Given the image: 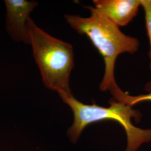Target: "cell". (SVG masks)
<instances>
[{
  "label": "cell",
  "instance_id": "obj_1",
  "mask_svg": "<svg viewBox=\"0 0 151 151\" xmlns=\"http://www.w3.org/2000/svg\"><path fill=\"white\" fill-rule=\"evenodd\" d=\"M91 15L87 17L65 15L68 24L81 35H86L103 56L105 72L99 88L111 91L118 87L114 77L115 61L120 54H133L139 47L138 39L127 35L119 27L93 6H87Z\"/></svg>",
  "mask_w": 151,
  "mask_h": 151
},
{
  "label": "cell",
  "instance_id": "obj_2",
  "mask_svg": "<svg viewBox=\"0 0 151 151\" xmlns=\"http://www.w3.org/2000/svg\"><path fill=\"white\" fill-rule=\"evenodd\" d=\"M27 26L30 45L44 86L60 96L72 94L70 80L75 64L72 45L49 35L30 17Z\"/></svg>",
  "mask_w": 151,
  "mask_h": 151
},
{
  "label": "cell",
  "instance_id": "obj_3",
  "mask_svg": "<svg viewBox=\"0 0 151 151\" xmlns=\"http://www.w3.org/2000/svg\"><path fill=\"white\" fill-rule=\"evenodd\" d=\"M60 96L73 113V123L67 132V135L73 142L77 140L88 125L106 120L115 121L124 128L127 137L125 151H137L143 143L151 141V129H143L132 124V118L138 122L142 115L129 105L112 98L109 101L110 106L105 108L95 104H84L76 99L72 93Z\"/></svg>",
  "mask_w": 151,
  "mask_h": 151
},
{
  "label": "cell",
  "instance_id": "obj_4",
  "mask_svg": "<svg viewBox=\"0 0 151 151\" xmlns=\"http://www.w3.org/2000/svg\"><path fill=\"white\" fill-rule=\"evenodd\" d=\"M6 30L12 39L16 42L30 44L27 26L30 14L38 5L34 1L5 0Z\"/></svg>",
  "mask_w": 151,
  "mask_h": 151
},
{
  "label": "cell",
  "instance_id": "obj_5",
  "mask_svg": "<svg viewBox=\"0 0 151 151\" xmlns=\"http://www.w3.org/2000/svg\"><path fill=\"white\" fill-rule=\"evenodd\" d=\"M95 7L118 27L131 22L138 12L140 0H94Z\"/></svg>",
  "mask_w": 151,
  "mask_h": 151
},
{
  "label": "cell",
  "instance_id": "obj_6",
  "mask_svg": "<svg viewBox=\"0 0 151 151\" xmlns=\"http://www.w3.org/2000/svg\"><path fill=\"white\" fill-rule=\"evenodd\" d=\"M145 88L147 93L137 96H131L128 92L123 91L119 88L114 91L111 95L115 100L132 107L138 103L151 101V81L146 83Z\"/></svg>",
  "mask_w": 151,
  "mask_h": 151
},
{
  "label": "cell",
  "instance_id": "obj_7",
  "mask_svg": "<svg viewBox=\"0 0 151 151\" xmlns=\"http://www.w3.org/2000/svg\"><path fill=\"white\" fill-rule=\"evenodd\" d=\"M140 5L142 7L145 12L146 29L150 43L149 57L150 60V69L151 70V0H140Z\"/></svg>",
  "mask_w": 151,
  "mask_h": 151
}]
</instances>
